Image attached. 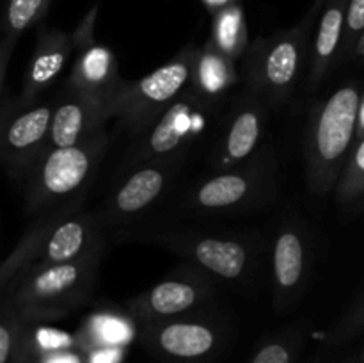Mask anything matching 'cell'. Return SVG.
Masks as SVG:
<instances>
[{
  "label": "cell",
  "mask_w": 364,
  "mask_h": 363,
  "mask_svg": "<svg viewBox=\"0 0 364 363\" xmlns=\"http://www.w3.org/2000/svg\"><path fill=\"white\" fill-rule=\"evenodd\" d=\"M105 224L102 212H85L82 206L41 214L4 260L0 269L2 290L32 267L77 262L100 255Z\"/></svg>",
  "instance_id": "obj_1"
},
{
  "label": "cell",
  "mask_w": 364,
  "mask_h": 363,
  "mask_svg": "<svg viewBox=\"0 0 364 363\" xmlns=\"http://www.w3.org/2000/svg\"><path fill=\"white\" fill-rule=\"evenodd\" d=\"M361 93L358 84L336 89L313 107L306 130V178L313 194L336 189L358 141Z\"/></svg>",
  "instance_id": "obj_2"
},
{
  "label": "cell",
  "mask_w": 364,
  "mask_h": 363,
  "mask_svg": "<svg viewBox=\"0 0 364 363\" xmlns=\"http://www.w3.org/2000/svg\"><path fill=\"white\" fill-rule=\"evenodd\" d=\"M107 148L109 134L105 130L78 144L48 149L27 178L25 214L41 216L52 210L82 206Z\"/></svg>",
  "instance_id": "obj_3"
},
{
  "label": "cell",
  "mask_w": 364,
  "mask_h": 363,
  "mask_svg": "<svg viewBox=\"0 0 364 363\" xmlns=\"http://www.w3.org/2000/svg\"><path fill=\"white\" fill-rule=\"evenodd\" d=\"M100 255L77 262L32 267L4 288V301L25 320L66 315L87 302L98 276Z\"/></svg>",
  "instance_id": "obj_4"
},
{
  "label": "cell",
  "mask_w": 364,
  "mask_h": 363,
  "mask_svg": "<svg viewBox=\"0 0 364 363\" xmlns=\"http://www.w3.org/2000/svg\"><path fill=\"white\" fill-rule=\"evenodd\" d=\"M276 162L267 149L242 166L219 169L196 182L183 196L188 212L213 214L245 212L263 205L276 192Z\"/></svg>",
  "instance_id": "obj_5"
},
{
  "label": "cell",
  "mask_w": 364,
  "mask_h": 363,
  "mask_svg": "<svg viewBox=\"0 0 364 363\" xmlns=\"http://www.w3.org/2000/svg\"><path fill=\"white\" fill-rule=\"evenodd\" d=\"M139 238L188 260L208 276L231 283H245L258 269V244L242 235L160 231Z\"/></svg>",
  "instance_id": "obj_6"
},
{
  "label": "cell",
  "mask_w": 364,
  "mask_h": 363,
  "mask_svg": "<svg viewBox=\"0 0 364 363\" xmlns=\"http://www.w3.org/2000/svg\"><path fill=\"white\" fill-rule=\"evenodd\" d=\"M213 107L191 85L156 117L155 123L134 137V144L124 155L123 169L151 160L183 162L185 155L205 134Z\"/></svg>",
  "instance_id": "obj_7"
},
{
  "label": "cell",
  "mask_w": 364,
  "mask_h": 363,
  "mask_svg": "<svg viewBox=\"0 0 364 363\" xmlns=\"http://www.w3.org/2000/svg\"><path fill=\"white\" fill-rule=\"evenodd\" d=\"M198 53L191 48L183 50L146 77L127 82L110 107L119 127L137 137L155 123L156 117L192 85Z\"/></svg>",
  "instance_id": "obj_8"
},
{
  "label": "cell",
  "mask_w": 364,
  "mask_h": 363,
  "mask_svg": "<svg viewBox=\"0 0 364 363\" xmlns=\"http://www.w3.org/2000/svg\"><path fill=\"white\" fill-rule=\"evenodd\" d=\"M53 105H18L9 96L2 98L0 123V157L11 178L27 180L39 160L50 149Z\"/></svg>",
  "instance_id": "obj_9"
},
{
  "label": "cell",
  "mask_w": 364,
  "mask_h": 363,
  "mask_svg": "<svg viewBox=\"0 0 364 363\" xmlns=\"http://www.w3.org/2000/svg\"><path fill=\"white\" fill-rule=\"evenodd\" d=\"M304 32L294 31L255 45L245 60L249 91L269 107L283 105L294 93L304 68Z\"/></svg>",
  "instance_id": "obj_10"
},
{
  "label": "cell",
  "mask_w": 364,
  "mask_h": 363,
  "mask_svg": "<svg viewBox=\"0 0 364 363\" xmlns=\"http://www.w3.org/2000/svg\"><path fill=\"white\" fill-rule=\"evenodd\" d=\"M315 262L313 238L308 226L288 217L277 228L270 248L274 305L283 310L302 298L309 283Z\"/></svg>",
  "instance_id": "obj_11"
},
{
  "label": "cell",
  "mask_w": 364,
  "mask_h": 363,
  "mask_svg": "<svg viewBox=\"0 0 364 363\" xmlns=\"http://www.w3.org/2000/svg\"><path fill=\"white\" fill-rule=\"evenodd\" d=\"M180 166L176 160H151L121 169L102 210L105 223H127L156 205L174 185Z\"/></svg>",
  "instance_id": "obj_12"
},
{
  "label": "cell",
  "mask_w": 364,
  "mask_h": 363,
  "mask_svg": "<svg viewBox=\"0 0 364 363\" xmlns=\"http://www.w3.org/2000/svg\"><path fill=\"white\" fill-rule=\"evenodd\" d=\"M215 294L212 276L199 269H180L149 290L128 301V313L139 320L160 322L194 312Z\"/></svg>",
  "instance_id": "obj_13"
},
{
  "label": "cell",
  "mask_w": 364,
  "mask_h": 363,
  "mask_svg": "<svg viewBox=\"0 0 364 363\" xmlns=\"http://www.w3.org/2000/svg\"><path fill=\"white\" fill-rule=\"evenodd\" d=\"M269 105L252 91L238 95L226 114L212 153L213 171L251 162L262 153Z\"/></svg>",
  "instance_id": "obj_14"
},
{
  "label": "cell",
  "mask_w": 364,
  "mask_h": 363,
  "mask_svg": "<svg viewBox=\"0 0 364 363\" xmlns=\"http://www.w3.org/2000/svg\"><path fill=\"white\" fill-rule=\"evenodd\" d=\"M110 117L112 112L109 103L66 88L53 105L50 149L78 144L102 134Z\"/></svg>",
  "instance_id": "obj_15"
},
{
  "label": "cell",
  "mask_w": 364,
  "mask_h": 363,
  "mask_svg": "<svg viewBox=\"0 0 364 363\" xmlns=\"http://www.w3.org/2000/svg\"><path fill=\"white\" fill-rule=\"evenodd\" d=\"M124 84L127 80L121 78L116 56L107 46L91 41L82 43L80 52L71 63L66 88L112 107Z\"/></svg>",
  "instance_id": "obj_16"
},
{
  "label": "cell",
  "mask_w": 364,
  "mask_h": 363,
  "mask_svg": "<svg viewBox=\"0 0 364 363\" xmlns=\"http://www.w3.org/2000/svg\"><path fill=\"white\" fill-rule=\"evenodd\" d=\"M71 50L73 45L70 39L57 32L39 39L25 70L18 105H31L48 85L53 84V80L70 63Z\"/></svg>",
  "instance_id": "obj_17"
},
{
  "label": "cell",
  "mask_w": 364,
  "mask_h": 363,
  "mask_svg": "<svg viewBox=\"0 0 364 363\" xmlns=\"http://www.w3.org/2000/svg\"><path fill=\"white\" fill-rule=\"evenodd\" d=\"M149 333L156 345L174 358H199L215 345V330L199 319H178L153 322Z\"/></svg>",
  "instance_id": "obj_18"
},
{
  "label": "cell",
  "mask_w": 364,
  "mask_h": 363,
  "mask_svg": "<svg viewBox=\"0 0 364 363\" xmlns=\"http://www.w3.org/2000/svg\"><path fill=\"white\" fill-rule=\"evenodd\" d=\"M345 14L343 7L333 4L326 9L322 20H320L318 32H316L315 43H313L311 60L308 64V77H306V91L313 93L322 85L327 75L333 70L336 63L338 50L341 46V36H343Z\"/></svg>",
  "instance_id": "obj_19"
},
{
  "label": "cell",
  "mask_w": 364,
  "mask_h": 363,
  "mask_svg": "<svg viewBox=\"0 0 364 363\" xmlns=\"http://www.w3.org/2000/svg\"><path fill=\"white\" fill-rule=\"evenodd\" d=\"M238 82L235 60L220 52L213 43L198 53L192 75V88L212 105H217Z\"/></svg>",
  "instance_id": "obj_20"
},
{
  "label": "cell",
  "mask_w": 364,
  "mask_h": 363,
  "mask_svg": "<svg viewBox=\"0 0 364 363\" xmlns=\"http://www.w3.org/2000/svg\"><path fill=\"white\" fill-rule=\"evenodd\" d=\"M45 0H11L6 16V41L0 48V84H2V98L6 93V75L9 66L11 50L18 36L39 16Z\"/></svg>",
  "instance_id": "obj_21"
},
{
  "label": "cell",
  "mask_w": 364,
  "mask_h": 363,
  "mask_svg": "<svg viewBox=\"0 0 364 363\" xmlns=\"http://www.w3.org/2000/svg\"><path fill=\"white\" fill-rule=\"evenodd\" d=\"M212 43L231 59L244 52V23H242V13L237 7H230L217 18Z\"/></svg>",
  "instance_id": "obj_22"
},
{
  "label": "cell",
  "mask_w": 364,
  "mask_h": 363,
  "mask_svg": "<svg viewBox=\"0 0 364 363\" xmlns=\"http://www.w3.org/2000/svg\"><path fill=\"white\" fill-rule=\"evenodd\" d=\"M364 196V139L354 146L336 185V198L343 205L358 201Z\"/></svg>",
  "instance_id": "obj_23"
},
{
  "label": "cell",
  "mask_w": 364,
  "mask_h": 363,
  "mask_svg": "<svg viewBox=\"0 0 364 363\" xmlns=\"http://www.w3.org/2000/svg\"><path fill=\"white\" fill-rule=\"evenodd\" d=\"M87 333L92 340L105 347H119L132 338V327L124 319L110 313H96L87 324Z\"/></svg>",
  "instance_id": "obj_24"
},
{
  "label": "cell",
  "mask_w": 364,
  "mask_h": 363,
  "mask_svg": "<svg viewBox=\"0 0 364 363\" xmlns=\"http://www.w3.org/2000/svg\"><path fill=\"white\" fill-rule=\"evenodd\" d=\"M347 21V45H345V52L352 48V43H354L355 36L359 32L364 31V0H350V6H348V13L345 16Z\"/></svg>",
  "instance_id": "obj_25"
},
{
  "label": "cell",
  "mask_w": 364,
  "mask_h": 363,
  "mask_svg": "<svg viewBox=\"0 0 364 363\" xmlns=\"http://www.w3.org/2000/svg\"><path fill=\"white\" fill-rule=\"evenodd\" d=\"M290 349L284 342H270L263 349H259L252 363H290Z\"/></svg>",
  "instance_id": "obj_26"
},
{
  "label": "cell",
  "mask_w": 364,
  "mask_h": 363,
  "mask_svg": "<svg viewBox=\"0 0 364 363\" xmlns=\"http://www.w3.org/2000/svg\"><path fill=\"white\" fill-rule=\"evenodd\" d=\"M364 326V292L359 294V298L354 301V306L348 310V313L345 315V319L341 320L340 327H338V333H352L358 327Z\"/></svg>",
  "instance_id": "obj_27"
},
{
  "label": "cell",
  "mask_w": 364,
  "mask_h": 363,
  "mask_svg": "<svg viewBox=\"0 0 364 363\" xmlns=\"http://www.w3.org/2000/svg\"><path fill=\"white\" fill-rule=\"evenodd\" d=\"M38 344L43 349H63L71 344V337L66 333L53 330H39L38 331Z\"/></svg>",
  "instance_id": "obj_28"
},
{
  "label": "cell",
  "mask_w": 364,
  "mask_h": 363,
  "mask_svg": "<svg viewBox=\"0 0 364 363\" xmlns=\"http://www.w3.org/2000/svg\"><path fill=\"white\" fill-rule=\"evenodd\" d=\"M121 356L117 347H103L91 356V363H114Z\"/></svg>",
  "instance_id": "obj_29"
},
{
  "label": "cell",
  "mask_w": 364,
  "mask_h": 363,
  "mask_svg": "<svg viewBox=\"0 0 364 363\" xmlns=\"http://www.w3.org/2000/svg\"><path fill=\"white\" fill-rule=\"evenodd\" d=\"M46 363H80V359L73 354H60L52 356V358L46 359Z\"/></svg>",
  "instance_id": "obj_30"
},
{
  "label": "cell",
  "mask_w": 364,
  "mask_h": 363,
  "mask_svg": "<svg viewBox=\"0 0 364 363\" xmlns=\"http://www.w3.org/2000/svg\"><path fill=\"white\" fill-rule=\"evenodd\" d=\"M364 139V96L361 98V105H359V120H358V141Z\"/></svg>",
  "instance_id": "obj_31"
},
{
  "label": "cell",
  "mask_w": 364,
  "mask_h": 363,
  "mask_svg": "<svg viewBox=\"0 0 364 363\" xmlns=\"http://www.w3.org/2000/svg\"><path fill=\"white\" fill-rule=\"evenodd\" d=\"M208 6H224V4H228L230 0H205Z\"/></svg>",
  "instance_id": "obj_32"
},
{
  "label": "cell",
  "mask_w": 364,
  "mask_h": 363,
  "mask_svg": "<svg viewBox=\"0 0 364 363\" xmlns=\"http://www.w3.org/2000/svg\"><path fill=\"white\" fill-rule=\"evenodd\" d=\"M358 53H361V56H364V36L361 38V41L358 43Z\"/></svg>",
  "instance_id": "obj_33"
}]
</instances>
